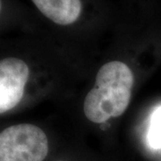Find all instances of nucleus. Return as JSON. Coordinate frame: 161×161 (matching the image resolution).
<instances>
[{"instance_id":"obj_5","label":"nucleus","mask_w":161,"mask_h":161,"mask_svg":"<svg viewBox=\"0 0 161 161\" xmlns=\"http://www.w3.org/2000/svg\"><path fill=\"white\" fill-rule=\"evenodd\" d=\"M149 142L155 150L161 149V107L154 111L149 132Z\"/></svg>"},{"instance_id":"obj_3","label":"nucleus","mask_w":161,"mask_h":161,"mask_svg":"<svg viewBox=\"0 0 161 161\" xmlns=\"http://www.w3.org/2000/svg\"><path fill=\"white\" fill-rule=\"evenodd\" d=\"M29 76V66L22 59L7 58L0 60V115L21 102Z\"/></svg>"},{"instance_id":"obj_2","label":"nucleus","mask_w":161,"mask_h":161,"mask_svg":"<svg viewBox=\"0 0 161 161\" xmlns=\"http://www.w3.org/2000/svg\"><path fill=\"white\" fill-rule=\"evenodd\" d=\"M48 140L40 127L19 124L0 132V161H43Z\"/></svg>"},{"instance_id":"obj_6","label":"nucleus","mask_w":161,"mask_h":161,"mask_svg":"<svg viewBox=\"0 0 161 161\" xmlns=\"http://www.w3.org/2000/svg\"><path fill=\"white\" fill-rule=\"evenodd\" d=\"M1 8H2V2H1V0H0V12H1Z\"/></svg>"},{"instance_id":"obj_1","label":"nucleus","mask_w":161,"mask_h":161,"mask_svg":"<svg viewBox=\"0 0 161 161\" xmlns=\"http://www.w3.org/2000/svg\"><path fill=\"white\" fill-rule=\"evenodd\" d=\"M133 82L132 70L125 63L111 61L102 65L84 99L87 119L101 124L123 115L130 104Z\"/></svg>"},{"instance_id":"obj_7","label":"nucleus","mask_w":161,"mask_h":161,"mask_svg":"<svg viewBox=\"0 0 161 161\" xmlns=\"http://www.w3.org/2000/svg\"><path fill=\"white\" fill-rule=\"evenodd\" d=\"M59 161H62V160H59Z\"/></svg>"},{"instance_id":"obj_4","label":"nucleus","mask_w":161,"mask_h":161,"mask_svg":"<svg viewBox=\"0 0 161 161\" xmlns=\"http://www.w3.org/2000/svg\"><path fill=\"white\" fill-rule=\"evenodd\" d=\"M40 12L53 23L70 25L80 17L82 10L80 0H31Z\"/></svg>"}]
</instances>
